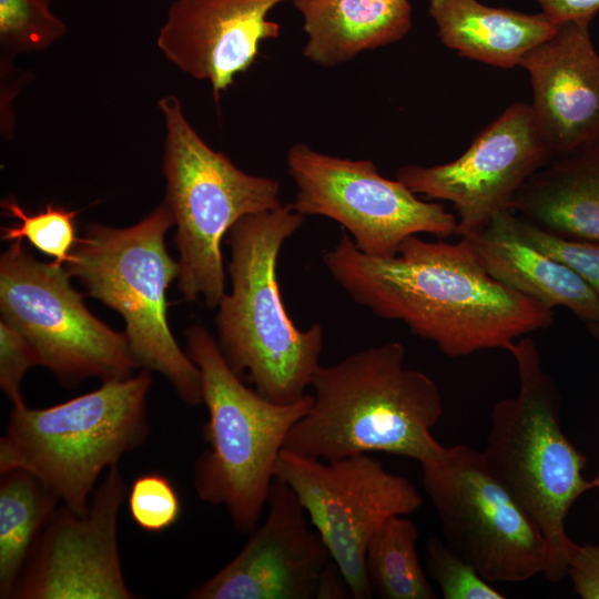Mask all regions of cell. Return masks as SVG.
<instances>
[{"mask_svg":"<svg viewBox=\"0 0 599 599\" xmlns=\"http://www.w3.org/2000/svg\"><path fill=\"white\" fill-rule=\"evenodd\" d=\"M426 565L445 599L506 598L437 537H430L426 542Z\"/></svg>","mask_w":599,"mask_h":599,"instance_id":"26","label":"cell"},{"mask_svg":"<svg viewBox=\"0 0 599 599\" xmlns=\"http://www.w3.org/2000/svg\"><path fill=\"white\" fill-rule=\"evenodd\" d=\"M418 530L404 516L388 518L370 538L365 568L373 595L383 599H435L417 555Z\"/></svg>","mask_w":599,"mask_h":599,"instance_id":"23","label":"cell"},{"mask_svg":"<svg viewBox=\"0 0 599 599\" xmlns=\"http://www.w3.org/2000/svg\"><path fill=\"white\" fill-rule=\"evenodd\" d=\"M50 0H0L1 47L11 53L40 51L62 38L67 28Z\"/></svg>","mask_w":599,"mask_h":599,"instance_id":"25","label":"cell"},{"mask_svg":"<svg viewBox=\"0 0 599 599\" xmlns=\"http://www.w3.org/2000/svg\"><path fill=\"white\" fill-rule=\"evenodd\" d=\"M333 280L379 318L399 321L448 357L507 351L546 329L552 309L497 282L466 237L456 243L403 241L392 256L361 252L347 233L323 252Z\"/></svg>","mask_w":599,"mask_h":599,"instance_id":"1","label":"cell"},{"mask_svg":"<svg viewBox=\"0 0 599 599\" xmlns=\"http://www.w3.org/2000/svg\"><path fill=\"white\" fill-rule=\"evenodd\" d=\"M293 203L244 216L227 233L231 291L217 305L216 342L232 370L281 405L302 399L319 367L323 327L300 329L286 312L277 281L283 244L303 225Z\"/></svg>","mask_w":599,"mask_h":599,"instance_id":"3","label":"cell"},{"mask_svg":"<svg viewBox=\"0 0 599 599\" xmlns=\"http://www.w3.org/2000/svg\"><path fill=\"white\" fill-rule=\"evenodd\" d=\"M128 506L134 524L148 532H161L170 528L182 514V502L175 486L159 473H146L133 480L128 494Z\"/></svg>","mask_w":599,"mask_h":599,"instance_id":"27","label":"cell"},{"mask_svg":"<svg viewBox=\"0 0 599 599\" xmlns=\"http://www.w3.org/2000/svg\"><path fill=\"white\" fill-rule=\"evenodd\" d=\"M589 334L599 343V321L585 324Z\"/></svg>","mask_w":599,"mask_h":599,"instance_id":"32","label":"cell"},{"mask_svg":"<svg viewBox=\"0 0 599 599\" xmlns=\"http://www.w3.org/2000/svg\"><path fill=\"white\" fill-rule=\"evenodd\" d=\"M508 352L517 367L518 394L494 405L481 454L493 477L541 532L542 573L558 582L579 547L566 530L569 510L582 494L599 488V475L591 480L582 475L587 458L562 432L560 393L535 341L524 336Z\"/></svg>","mask_w":599,"mask_h":599,"instance_id":"4","label":"cell"},{"mask_svg":"<svg viewBox=\"0 0 599 599\" xmlns=\"http://www.w3.org/2000/svg\"><path fill=\"white\" fill-rule=\"evenodd\" d=\"M466 238L488 274L504 286L550 309L566 307L585 324L599 321L595 291L568 266L521 240L511 210L497 213Z\"/></svg>","mask_w":599,"mask_h":599,"instance_id":"18","label":"cell"},{"mask_svg":"<svg viewBox=\"0 0 599 599\" xmlns=\"http://www.w3.org/2000/svg\"><path fill=\"white\" fill-rule=\"evenodd\" d=\"M151 382L145 369L47 408L12 407L0 439V473L27 470L61 505L87 514L101 473L148 438Z\"/></svg>","mask_w":599,"mask_h":599,"instance_id":"6","label":"cell"},{"mask_svg":"<svg viewBox=\"0 0 599 599\" xmlns=\"http://www.w3.org/2000/svg\"><path fill=\"white\" fill-rule=\"evenodd\" d=\"M567 573L575 592L582 599H599V545L579 546Z\"/></svg>","mask_w":599,"mask_h":599,"instance_id":"30","label":"cell"},{"mask_svg":"<svg viewBox=\"0 0 599 599\" xmlns=\"http://www.w3.org/2000/svg\"><path fill=\"white\" fill-rule=\"evenodd\" d=\"M405 348L388 342L316 369L313 404L283 449L323 460L385 453L420 465L446 450L432 434L443 416L436 383L405 367Z\"/></svg>","mask_w":599,"mask_h":599,"instance_id":"2","label":"cell"},{"mask_svg":"<svg viewBox=\"0 0 599 599\" xmlns=\"http://www.w3.org/2000/svg\"><path fill=\"white\" fill-rule=\"evenodd\" d=\"M420 466L445 542L484 579L521 582L544 571L541 532L489 473L481 451L459 444Z\"/></svg>","mask_w":599,"mask_h":599,"instance_id":"10","label":"cell"},{"mask_svg":"<svg viewBox=\"0 0 599 599\" xmlns=\"http://www.w3.org/2000/svg\"><path fill=\"white\" fill-rule=\"evenodd\" d=\"M165 138V203L176 232L177 287L187 302L217 307L225 294L222 240L241 219L283 205L280 183L240 170L187 121L176 95L160 99Z\"/></svg>","mask_w":599,"mask_h":599,"instance_id":"8","label":"cell"},{"mask_svg":"<svg viewBox=\"0 0 599 599\" xmlns=\"http://www.w3.org/2000/svg\"><path fill=\"white\" fill-rule=\"evenodd\" d=\"M173 225L165 202L129 227L89 224L64 267L90 296L123 317L138 367L161 374L182 400L197 406L203 403L201 373L167 323L166 290L179 275L165 245Z\"/></svg>","mask_w":599,"mask_h":599,"instance_id":"7","label":"cell"},{"mask_svg":"<svg viewBox=\"0 0 599 599\" xmlns=\"http://www.w3.org/2000/svg\"><path fill=\"white\" fill-rule=\"evenodd\" d=\"M510 210L551 234L599 242V138L554 156L520 187Z\"/></svg>","mask_w":599,"mask_h":599,"instance_id":"19","label":"cell"},{"mask_svg":"<svg viewBox=\"0 0 599 599\" xmlns=\"http://www.w3.org/2000/svg\"><path fill=\"white\" fill-rule=\"evenodd\" d=\"M185 339V352L201 373L209 414L203 426L207 448L194 467L195 491L202 501L223 506L234 528L248 535L266 507L286 436L309 410L313 396L273 403L243 384L203 325L190 326Z\"/></svg>","mask_w":599,"mask_h":599,"instance_id":"5","label":"cell"},{"mask_svg":"<svg viewBox=\"0 0 599 599\" xmlns=\"http://www.w3.org/2000/svg\"><path fill=\"white\" fill-rule=\"evenodd\" d=\"M274 476L295 493L352 598H372L365 568L367 545L388 518L422 507L418 489L368 454L323 460L282 449Z\"/></svg>","mask_w":599,"mask_h":599,"instance_id":"11","label":"cell"},{"mask_svg":"<svg viewBox=\"0 0 599 599\" xmlns=\"http://www.w3.org/2000/svg\"><path fill=\"white\" fill-rule=\"evenodd\" d=\"M285 1L294 0H175L156 44L181 71L207 81L219 101L255 62L261 43L280 35L268 13Z\"/></svg>","mask_w":599,"mask_h":599,"instance_id":"16","label":"cell"},{"mask_svg":"<svg viewBox=\"0 0 599 599\" xmlns=\"http://www.w3.org/2000/svg\"><path fill=\"white\" fill-rule=\"evenodd\" d=\"M0 311L65 386L88 377L124 379L138 367L125 334L88 309L65 267L38 261L22 242L0 257Z\"/></svg>","mask_w":599,"mask_h":599,"instance_id":"9","label":"cell"},{"mask_svg":"<svg viewBox=\"0 0 599 599\" xmlns=\"http://www.w3.org/2000/svg\"><path fill=\"white\" fill-rule=\"evenodd\" d=\"M590 20H571L521 60L536 121L554 156L599 138V53Z\"/></svg>","mask_w":599,"mask_h":599,"instance_id":"17","label":"cell"},{"mask_svg":"<svg viewBox=\"0 0 599 599\" xmlns=\"http://www.w3.org/2000/svg\"><path fill=\"white\" fill-rule=\"evenodd\" d=\"M521 240L579 275L599 297V242L561 237L516 214Z\"/></svg>","mask_w":599,"mask_h":599,"instance_id":"28","label":"cell"},{"mask_svg":"<svg viewBox=\"0 0 599 599\" xmlns=\"http://www.w3.org/2000/svg\"><path fill=\"white\" fill-rule=\"evenodd\" d=\"M303 17L304 57L332 68L404 38L412 28L408 0H294Z\"/></svg>","mask_w":599,"mask_h":599,"instance_id":"20","label":"cell"},{"mask_svg":"<svg viewBox=\"0 0 599 599\" xmlns=\"http://www.w3.org/2000/svg\"><path fill=\"white\" fill-rule=\"evenodd\" d=\"M286 163L296 187L295 209L337 222L367 255L392 256L412 235L456 234L455 214L418 199L399 180L384 177L370 160L338 158L298 142L288 149Z\"/></svg>","mask_w":599,"mask_h":599,"instance_id":"12","label":"cell"},{"mask_svg":"<svg viewBox=\"0 0 599 599\" xmlns=\"http://www.w3.org/2000/svg\"><path fill=\"white\" fill-rule=\"evenodd\" d=\"M0 474V598L7 599L60 501L27 470Z\"/></svg>","mask_w":599,"mask_h":599,"instance_id":"22","label":"cell"},{"mask_svg":"<svg viewBox=\"0 0 599 599\" xmlns=\"http://www.w3.org/2000/svg\"><path fill=\"white\" fill-rule=\"evenodd\" d=\"M429 16L444 45L459 55L510 69L557 28L545 13L494 8L478 0H429Z\"/></svg>","mask_w":599,"mask_h":599,"instance_id":"21","label":"cell"},{"mask_svg":"<svg viewBox=\"0 0 599 599\" xmlns=\"http://www.w3.org/2000/svg\"><path fill=\"white\" fill-rule=\"evenodd\" d=\"M39 364L27 337L11 323L0 318V387L12 407L24 406L21 383L27 370Z\"/></svg>","mask_w":599,"mask_h":599,"instance_id":"29","label":"cell"},{"mask_svg":"<svg viewBox=\"0 0 599 599\" xmlns=\"http://www.w3.org/2000/svg\"><path fill=\"white\" fill-rule=\"evenodd\" d=\"M554 158L529 103L506 108L456 160L424 166L407 164L396 179L415 194L450 202L460 237L485 229L505 210L527 180Z\"/></svg>","mask_w":599,"mask_h":599,"instance_id":"13","label":"cell"},{"mask_svg":"<svg viewBox=\"0 0 599 599\" xmlns=\"http://www.w3.org/2000/svg\"><path fill=\"white\" fill-rule=\"evenodd\" d=\"M7 214L19 220V224L2 227V240L22 242L53 257V263L64 265L78 240L75 235L77 212L51 204L34 214H27L13 199L1 202Z\"/></svg>","mask_w":599,"mask_h":599,"instance_id":"24","label":"cell"},{"mask_svg":"<svg viewBox=\"0 0 599 599\" xmlns=\"http://www.w3.org/2000/svg\"><path fill=\"white\" fill-rule=\"evenodd\" d=\"M541 12L556 24L571 20H592L599 11V0H535Z\"/></svg>","mask_w":599,"mask_h":599,"instance_id":"31","label":"cell"},{"mask_svg":"<svg viewBox=\"0 0 599 599\" xmlns=\"http://www.w3.org/2000/svg\"><path fill=\"white\" fill-rule=\"evenodd\" d=\"M128 487L118 464L79 515L58 506L51 515L11 598L132 599L120 560L118 521Z\"/></svg>","mask_w":599,"mask_h":599,"instance_id":"14","label":"cell"},{"mask_svg":"<svg viewBox=\"0 0 599 599\" xmlns=\"http://www.w3.org/2000/svg\"><path fill=\"white\" fill-rule=\"evenodd\" d=\"M263 524L191 599H319L336 567L292 488L274 477Z\"/></svg>","mask_w":599,"mask_h":599,"instance_id":"15","label":"cell"}]
</instances>
